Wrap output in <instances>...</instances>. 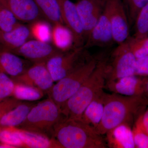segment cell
<instances>
[{"instance_id": "8d00e7d4", "label": "cell", "mask_w": 148, "mask_h": 148, "mask_svg": "<svg viewBox=\"0 0 148 148\" xmlns=\"http://www.w3.org/2000/svg\"><path fill=\"white\" fill-rule=\"evenodd\" d=\"M0 148H15L13 146L7 145L0 141Z\"/></svg>"}, {"instance_id": "2e32d148", "label": "cell", "mask_w": 148, "mask_h": 148, "mask_svg": "<svg viewBox=\"0 0 148 148\" xmlns=\"http://www.w3.org/2000/svg\"><path fill=\"white\" fill-rule=\"evenodd\" d=\"M32 38L29 26L19 23L9 32L0 30V49L12 51L20 47Z\"/></svg>"}, {"instance_id": "5b68a950", "label": "cell", "mask_w": 148, "mask_h": 148, "mask_svg": "<svg viewBox=\"0 0 148 148\" xmlns=\"http://www.w3.org/2000/svg\"><path fill=\"white\" fill-rule=\"evenodd\" d=\"M99 57L100 56H91L84 64L53 86L47 94L61 110L90 75L96 67Z\"/></svg>"}, {"instance_id": "ba28073f", "label": "cell", "mask_w": 148, "mask_h": 148, "mask_svg": "<svg viewBox=\"0 0 148 148\" xmlns=\"http://www.w3.org/2000/svg\"><path fill=\"white\" fill-rule=\"evenodd\" d=\"M114 42L125 41L129 37V22L123 0H106Z\"/></svg>"}, {"instance_id": "8992f818", "label": "cell", "mask_w": 148, "mask_h": 148, "mask_svg": "<svg viewBox=\"0 0 148 148\" xmlns=\"http://www.w3.org/2000/svg\"><path fill=\"white\" fill-rule=\"evenodd\" d=\"M90 57L84 46L74 48L51 57L46 65L53 81L57 82L84 64Z\"/></svg>"}, {"instance_id": "9a60e30c", "label": "cell", "mask_w": 148, "mask_h": 148, "mask_svg": "<svg viewBox=\"0 0 148 148\" xmlns=\"http://www.w3.org/2000/svg\"><path fill=\"white\" fill-rule=\"evenodd\" d=\"M145 79L133 75L114 80L107 81L105 88L114 93L125 96L145 95Z\"/></svg>"}, {"instance_id": "6da1fadb", "label": "cell", "mask_w": 148, "mask_h": 148, "mask_svg": "<svg viewBox=\"0 0 148 148\" xmlns=\"http://www.w3.org/2000/svg\"><path fill=\"white\" fill-rule=\"evenodd\" d=\"M148 107V98L146 95L106 93L103 117L95 130L103 135L123 123L132 126Z\"/></svg>"}, {"instance_id": "277c9868", "label": "cell", "mask_w": 148, "mask_h": 148, "mask_svg": "<svg viewBox=\"0 0 148 148\" xmlns=\"http://www.w3.org/2000/svg\"><path fill=\"white\" fill-rule=\"evenodd\" d=\"M64 118L61 109L50 98L36 104L17 128L53 139L54 128Z\"/></svg>"}, {"instance_id": "4fadbf2b", "label": "cell", "mask_w": 148, "mask_h": 148, "mask_svg": "<svg viewBox=\"0 0 148 148\" xmlns=\"http://www.w3.org/2000/svg\"><path fill=\"white\" fill-rule=\"evenodd\" d=\"M114 42L110 17L106 8L88 36L84 47H108Z\"/></svg>"}, {"instance_id": "d6a6232c", "label": "cell", "mask_w": 148, "mask_h": 148, "mask_svg": "<svg viewBox=\"0 0 148 148\" xmlns=\"http://www.w3.org/2000/svg\"><path fill=\"white\" fill-rule=\"evenodd\" d=\"M22 102V101L16 99L13 96L9 97L0 102V120L4 115Z\"/></svg>"}, {"instance_id": "83f0119b", "label": "cell", "mask_w": 148, "mask_h": 148, "mask_svg": "<svg viewBox=\"0 0 148 148\" xmlns=\"http://www.w3.org/2000/svg\"><path fill=\"white\" fill-rule=\"evenodd\" d=\"M15 86L11 77L0 70V102L13 96Z\"/></svg>"}, {"instance_id": "f546056e", "label": "cell", "mask_w": 148, "mask_h": 148, "mask_svg": "<svg viewBox=\"0 0 148 148\" xmlns=\"http://www.w3.org/2000/svg\"><path fill=\"white\" fill-rule=\"evenodd\" d=\"M133 54L137 58L148 55V38H128L127 39Z\"/></svg>"}, {"instance_id": "4316f807", "label": "cell", "mask_w": 148, "mask_h": 148, "mask_svg": "<svg viewBox=\"0 0 148 148\" xmlns=\"http://www.w3.org/2000/svg\"><path fill=\"white\" fill-rule=\"evenodd\" d=\"M136 38L147 37L148 34V3L137 15L136 19Z\"/></svg>"}, {"instance_id": "7c38bea8", "label": "cell", "mask_w": 148, "mask_h": 148, "mask_svg": "<svg viewBox=\"0 0 148 148\" xmlns=\"http://www.w3.org/2000/svg\"><path fill=\"white\" fill-rule=\"evenodd\" d=\"M0 8L10 11L17 20L29 24L45 19L34 0H0Z\"/></svg>"}, {"instance_id": "d6986e66", "label": "cell", "mask_w": 148, "mask_h": 148, "mask_svg": "<svg viewBox=\"0 0 148 148\" xmlns=\"http://www.w3.org/2000/svg\"><path fill=\"white\" fill-rule=\"evenodd\" d=\"M14 130L26 147L33 148H61L56 140L36 132L13 127Z\"/></svg>"}, {"instance_id": "8fae6325", "label": "cell", "mask_w": 148, "mask_h": 148, "mask_svg": "<svg viewBox=\"0 0 148 148\" xmlns=\"http://www.w3.org/2000/svg\"><path fill=\"white\" fill-rule=\"evenodd\" d=\"M64 25L73 36L74 48L84 46L86 40L82 23L76 3L70 0H58Z\"/></svg>"}, {"instance_id": "484cf974", "label": "cell", "mask_w": 148, "mask_h": 148, "mask_svg": "<svg viewBox=\"0 0 148 148\" xmlns=\"http://www.w3.org/2000/svg\"><path fill=\"white\" fill-rule=\"evenodd\" d=\"M136 148H148V134L143 127L140 116L134 123L132 128Z\"/></svg>"}, {"instance_id": "d4e9b609", "label": "cell", "mask_w": 148, "mask_h": 148, "mask_svg": "<svg viewBox=\"0 0 148 148\" xmlns=\"http://www.w3.org/2000/svg\"><path fill=\"white\" fill-rule=\"evenodd\" d=\"M44 93L37 88L24 84H15L13 96L21 101H35L42 98Z\"/></svg>"}, {"instance_id": "836d02e7", "label": "cell", "mask_w": 148, "mask_h": 148, "mask_svg": "<svg viewBox=\"0 0 148 148\" xmlns=\"http://www.w3.org/2000/svg\"><path fill=\"white\" fill-rule=\"evenodd\" d=\"M135 75L140 77L148 76V55L137 58Z\"/></svg>"}, {"instance_id": "30bf717a", "label": "cell", "mask_w": 148, "mask_h": 148, "mask_svg": "<svg viewBox=\"0 0 148 148\" xmlns=\"http://www.w3.org/2000/svg\"><path fill=\"white\" fill-rule=\"evenodd\" d=\"M10 52L33 64L46 63L51 57L63 52L53 45L35 39L29 40L20 47Z\"/></svg>"}, {"instance_id": "e575fe53", "label": "cell", "mask_w": 148, "mask_h": 148, "mask_svg": "<svg viewBox=\"0 0 148 148\" xmlns=\"http://www.w3.org/2000/svg\"><path fill=\"white\" fill-rule=\"evenodd\" d=\"M140 118L143 127L148 134V107L140 116Z\"/></svg>"}, {"instance_id": "f1b7e54d", "label": "cell", "mask_w": 148, "mask_h": 148, "mask_svg": "<svg viewBox=\"0 0 148 148\" xmlns=\"http://www.w3.org/2000/svg\"><path fill=\"white\" fill-rule=\"evenodd\" d=\"M130 24L135 20L141 10L148 3V0H123Z\"/></svg>"}, {"instance_id": "ac0fdd59", "label": "cell", "mask_w": 148, "mask_h": 148, "mask_svg": "<svg viewBox=\"0 0 148 148\" xmlns=\"http://www.w3.org/2000/svg\"><path fill=\"white\" fill-rule=\"evenodd\" d=\"M107 145L111 148H135L131 126L123 123L106 133Z\"/></svg>"}, {"instance_id": "3957f363", "label": "cell", "mask_w": 148, "mask_h": 148, "mask_svg": "<svg viewBox=\"0 0 148 148\" xmlns=\"http://www.w3.org/2000/svg\"><path fill=\"white\" fill-rule=\"evenodd\" d=\"M53 139L63 148H107L102 135L82 120L63 119L54 128Z\"/></svg>"}, {"instance_id": "4dcf8cb0", "label": "cell", "mask_w": 148, "mask_h": 148, "mask_svg": "<svg viewBox=\"0 0 148 148\" xmlns=\"http://www.w3.org/2000/svg\"><path fill=\"white\" fill-rule=\"evenodd\" d=\"M0 141L13 146L15 148L24 147V144L14 130L13 127L0 128Z\"/></svg>"}, {"instance_id": "603a6c76", "label": "cell", "mask_w": 148, "mask_h": 148, "mask_svg": "<svg viewBox=\"0 0 148 148\" xmlns=\"http://www.w3.org/2000/svg\"><path fill=\"white\" fill-rule=\"evenodd\" d=\"M45 19L52 25L63 23L58 0H34Z\"/></svg>"}, {"instance_id": "1f68e13d", "label": "cell", "mask_w": 148, "mask_h": 148, "mask_svg": "<svg viewBox=\"0 0 148 148\" xmlns=\"http://www.w3.org/2000/svg\"><path fill=\"white\" fill-rule=\"evenodd\" d=\"M17 19L10 11L0 8V30L9 32L17 26L19 23Z\"/></svg>"}, {"instance_id": "9c48e42d", "label": "cell", "mask_w": 148, "mask_h": 148, "mask_svg": "<svg viewBox=\"0 0 148 148\" xmlns=\"http://www.w3.org/2000/svg\"><path fill=\"white\" fill-rule=\"evenodd\" d=\"M15 84H21L37 88L48 94L54 85L53 79L46 63L34 64L24 73L11 77Z\"/></svg>"}, {"instance_id": "52a82bcc", "label": "cell", "mask_w": 148, "mask_h": 148, "mask_svg": "<svg viewBox=\"0 0 148 148\" xmlns=\"http://www.w3.org/2000/svg\"><path fill=\"white\" fill-rule=\"evenodd\" d=\"M136 60L127 40L118 44L109 57L106 81L135 75Z\"/></svg>"}, {"instance_id": "ffe728a7", "label": "cell", "mask_w": 148, "mask_h": 148, "mask_svg": "<svg viewBox=\"0 0 148 148\" xmlns=\"http://www.w3.org/2000/svg\"><path fill=\"white\" fill-rule=\"evenodd\" d=\"M35 105V103L31 102H22L4 115L0 120V128L18 127L27 119Z\"/></svg>"}, {"instance_id": "d590c367", "label": "cell", "mask_w": 148, "mask_h": 148, "mask_svg": "<svg viewBox=\"0 0 148 148\" xmlns=\"http://www.w3.org/2000/svg\"><path fill=\"white\" fill-rule=\"evenodd\" d=\"M145 95L148 98V78H145Z\"/></svg>"}, {"instance_id": "44dd1931", "label": "cell", "mask_w": 148, "mask_h": 148, "mask_svg": "<svg viewBox=\"0 0 148 148\" xmlns=\"http://www.w3.org/2000/svg\"><path fill=\"white\" fill-rule=\"evenodd\" d=\"M106 93L103 90L98 94L87 106L82 114V120L94 129L103 117Z\"/></svg>"}, {"instance_id": "7402d4cb", "label": "cell", "mask_w": 148, "mask_h": 148, "mask_svg": "<svg viewBox=\"0 0 148 148\" xmlns=\"http://www.w3.org/2000/svg\"><path fill=\"white\" fill-rule=\"evenodd\" d=\"M51 41L56 48L62 52H66L74 48V39L71 32L64 24L52 25Z\"/></svg>"}, {"instance_id": "cb8c5ba5", "label": "cell", "mask_w": 148, "mask_h": 148, "mask_svg": "<svg viewBox=\"0 0 148 148\" xmlns=\"http://www.w3.org/2000/svg\"><path fill=\"white\" fill-rule=\"evenodd\" d=\"M32 38L43 42L51 41V29L50 23L45 19H41L30 23L29 26Z\"/></svg>"}, {"instance_id": "5bb4252c", "label": "cell", "mask_w": 148, "mask_h": 148, "mask_svg": "<svg viewBox=\"0 0 148 148\" xmlns=\"http://www.w3.org/2000/svg\"><path fill=\"white\" fill-rule=\"evenodd\" d=\"M105 3L106 0H78L76 3L86 40L103 13Z\"/></svg>"}, {"instance_id": "e0dca14e", "label": "cell", "mask_w": 148, "mask_h": 148, "mask_svg": "<svg viewBox=\"0 0 148 148\" xmlns=\"http://www.w3.org/2000/svg\"><path fill=\"white\" fill-rule=\"evenodd\" d=\"M33 64L10 51L0 49V70L11 77L18 76Z\"/></svg>"}, {"instance_id": "7a4b0ae2", "label": "cell", "mask_w": 148, "mask_h": 148, "mask_svg": "<svg viewBox=\"0 0 148 148\" xmlns=\"http://www.w3.org/2000/svg\"><path fill=\"white\" fill-rule=\"evenodd\" d=\"M109 56L101 54L93 71L78 90L61 108L63 116L66 119L81 120L87 106L105 88L106 70Z\"/></svg>"}]
</instances>
